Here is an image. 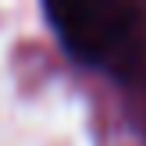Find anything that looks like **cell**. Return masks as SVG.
Segmentation results:
<instances>
[{"label":"cell","instance_id":"1","mask_svg":"<svg viewBox=\"0 0 146 146\" xmlns=\"http://www.w3.org/2000/svg\"><path fill=\"white\" fill-rule=\"evenodd\" d=\"M61 43L86 64H107L132 36V14L121 0H46Z\"/></svg>","mask_w":146,"mask_h":146}]
</instances>
